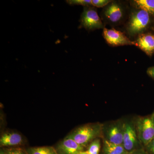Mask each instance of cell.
Returning <instances> with one entry per match:
<instances>
[{"mask_svg": "<svg viewBox=\"0 0 154 154\" xmlns=\"http://www.w3.org/2000/svg\"><path fill=\"white\" fill-rule=\"evenodd\" d=\"M154 25V17L143 9L132 7L125 25V33L131 38H136L148 32Z\"/></svg>", "mask_w": 154, "mask_h": 154, "instance_id": "1", "label": "cell"}, {"mask_svg": "<svg viewBox=\"0 0 154 154\" xmlns=\"http://www.w3.org/2000/svg\"><path fill=\"white\" fill-rule=\"evenodd\" d=\"M130 10L124 2L111 1L103 8L101 13V18L104 25H108L112 27H116L125 23V21L128 18Z\"/></svg>", "mask_w": 154, "mask_h": 154, "instance_id": "2", "label": "cell"}, {"mask_svg": "<svg viewBox=\"0 0 154 154\" xmlns=\"http://www.w3.org/2000/svg\"><path fill=\"white\" fill-rule=\"evenodd\" d=\"M103 126L99 123H88L72 131L67 136L83 147L91 143L102 135Z\"/></svg>", "mask_w": 154, "mask_h": 154, "instance_id": "3", "label": "cell"}, {"mask_svg": "<svg viewBox=\"0 0 154 154\" xmlns=\"http://www.w3.org/2000/svg\"><path fill=\"white\" fill-rule=\"evenodd\" d=\"M80 26L88 31H93L97 29L105 28L101 17L97 13V9L93 6L84 7L80 19Z\"/></svg>", "mask_w": 154, "mask_h": 154, "instance_id": "4", "label": "cell"}, {"mask_svg": "<svg viewBox=\"0 0 154 154\" xmlns=\"http://www.w3.org/2000/svg\"><path fill=\"white\" fill-rule=\"evenodd\" d=\"M137 130L139 139L145 146L147 145L154 138V113L139 119Z\"/></svg>", "mask_w": 154, "mask_h": 154, "instance_id": "5", "label": "cell"}, {"mask_svg": "<svg viewBox=\"0 0 154 154\" xmlns=\"http://www.w3.org/2000/svg\"><path fill=\"white\" fill-rule=\"evenodd\" d=\"M103 36L108 44L113 47L136 45L134 42L131 40L124 33L114 28L111 29L104 28L103 30Z\"/></svg>", "mask_w": 154, "mask_h": 154, "instance_id": "6", "label": "cell"}, {"mask_svg": "<svg viewBox=\"0 0 154 154\" xmlns=\"http://www.w3.org/2000/svg\"><path fill=\"white\" fill-rule=\"evenodd\" d=\"M137 144V135L131 123H123V145L127 152L134 151Z\"/></svg>", "mask_w": 154, "mask_h": 154, "instance_id": "7", "label": "cell"}, {"mask_svg": "<svg viewBox=\"0 0 154 154\" xmlns=\"http://www.w3.org/2000/svg\"><path fill=\"white\" fill-rule=\"evenodd\" d=\"M135 46L141 50L148 56L154 54V34L147 32L138 36L134 41Z\"/></svg>", "mask_w": 154, "mask_h": 154, "instance_id": "8", "label": "cell"}, {"mask_svg": "<svg viewBox=\"0 0 154 154\" xmlns=\"http://www.w3.org/2000/svg\"><path fill=\"white\" fill-rule=\"evenodd\" d=\"M84 147L67 136L58 143L56 150L58 154H79L84 151Z\"/></svg>", "mask_w": 154, "mask_h": 154, "instance_id": "9", "label": "cell"}, {"mask_svg": "<svg viewBox=\"0 0 154 154\" xmlns=\"http://www.w3.org/2000/svg\"><path fill=\"white\" fill-rule=\"evenodd\" d=\"M123 123L119 122L110 125L106 129V140L117 145L123 144Z\"/></svg>", "mask_w": 154, "mask_h": 154, "instance_id": "10", "label": "cell"}, {"mask_svg": "<svg viewBox=\"0 0 154 154\" xmlns=\"http://www.w3.org/2000/svg\"><path fill=\"white\" fill-rule=\"evenodd\" d=\"M25 139L22 134L14 131L3 133L0 138L1 147L16 146L25 143Z\"/></svg>", "mask_w": 154, "mask_h": 154, "instance_id": "11", "label": "cell"}, {"mask_svg": "<svg viewBox=\"0 0 154 154\" xmlns=\"http://www.w3.org/2000/svg\"><path fill=\"white\" fill-rule=\"evenodd\" d=\"M130 3L133 8L143 9L154 17V0H134Z\"/></svg>", "mask_w": 154, "mask_h": 154, "instance_id": "12", "label": "cell"}, {"mask_svg": "<svg viewBox=\"0 0 154 154\" xmlns=\"http://www.w3.org/2000/svg\"><path fill=\"white\" fill-rule=\"evenodd\" d=\"M103 151L104 154H122L126 152L123 145L112 143L106 139L104 141Z\"/></svg>", "mask_w": 154, "mask_h": 154, "instance_id": "13", "label": "cell"}, {"mask_svg": "<svg viewBox=\"0 0 154 154\" xmlns=\"http://www.w3.org/2000/svg\"><path fill=\"white\" fill-rule=\"evenodd\" d=\"M26 151L28 154H58L56 149L51 146L31 147Z\"/></svg>", "mask_w": 154, "mask_h": 154, "instance_id": "14", "label": "cell"}, {"mask_svg": "<svg viewBox=\"0 0 154 154\" xmlns=\"http://www.w3.org/2000/svg\"><path fill=\"white\" fill-rule=\"evenodd\" d=\"M101 148V142L99 138L93 140L89 145L88 151L89 154H99Z\"/></svg>", "mask_w": 154, "mask_h": 154, "instance_id": "15", "label": "cell"}, {"mask_svg": "<svg viewBox=\"0 0 154 154\" xmlns=\"http://www.w3.org/2000/svg\"><path fill=\"white\" fill-rule=\"evenodd\" d=\"M92 0H69L66 2L70 5L91 6Z\"/></svg>", "mask_w": 154, "mask_h": 154, "instance_id": "16", "label": "cell"}, {"mask_svg": "<svg viewBox=\"0 0 154 154\" xmlns=\"http://www.w3.org/2000/svg\"><path fill=\"white\" fill-rule=\"evenodd\" d=\"M111 2V0H92L91 5L95 8H104Z\"/></svg>", "mask_w": 154, "mask_h": 154, "instance_id": "17", "label": "cell"}, {"mask_svg": "<svg viewBox=\"0 0 154 154\" xmlns=\"http://www.w3.org/2000/svg\"><path fill=\"white\" fill-rule=\"evenodd\" d=\"M5 154H28L27 151L21 148H14L5 150Z\"/></svg>", "mask_w": 154, "mask_h": 154, "instance_id": "18", "label": "cell"}, {"mask_svg": "<svg viewBox=\"0 0 154 154\" xmlns=\"http://www.w3.org/2000/svg\"><path fill=\"white\" fill-rule=\"evenodd\" d=\"M146 146L148 149L152 154H154V138Z\"/></svg>", "mask_w": 154, "mask_h": 154, "instance_id": "19", "label": "cell"}, {"mask_svg": "<svg viewBox=\"0 0 154 154\" xmlns=\"http://www.w3.org/2000/svg\"><path fill=\"white\" fill-rule=\"evenodd\" d=\"M147 73L154 80V66L149 67L147 70Z\"/></svg>", "mask_w": 154, "mask_h": 154, "instance_id": "20", "label": "cell"}, {"mask_svg": "<svg viewBox=\"0 0 154 154\" xmlns=\"http://www.w3.org/2000/svg\"><path fill=\"white\" fill-rule=\"evenodd\" d=\"M134 151L128 152H124V153L122 154H132L133 153Z\"/></svg>", "mask_w": 154, "mask_h": 154, "instance_id": "21", "label": "cell"}, {"mask_svg": "<svg viewBox=\"0 0 154 154\" xmlns=\"http://www.w3.org/2000/svg\"><path fill=\"white\" fill-rule=\"evenodd\" d=\"M0 154H5V150L3 149H1V152H0Z\"/></svg>", "mask_w": 154, "mask_h": 154, "instance_id": "22", "label": "cell"}, {"mask_svg": "<svg viewBox=\"0 0 154 154\" xmlns=\"http://www.w3.org/2000/svg\"><path fill=\"white\" fill-rule=\"evenodd\" d=\"M79 154H89L88 151H83Z\"/></svg>", "mask_w": 154, "mask_h": 154, "instance_id": "23", "label": "cell"}, {"mask_svg": "<svg viewBox=\"0 0 154 154\" xmlns=\"http://www.w3.org/2000/svg\"><path fill=\"white\" fill-rule=\"evenodd\" d=\"M151 30L153 32H154V25L152 27L151 29Z\"/></svg>", "mask_w": 154, "mask_h": 154, "instance_id": "24", "label": "cell"}, {"mask_svg": "<svg viewBox=\"0 0 154 154\" xmlns=\"http://www.w3.org/2000/svg\"></svg>", "mask_w": 154, "mask_h": 154, "instance_id": "25", "label": "cell"}]
</instances>
